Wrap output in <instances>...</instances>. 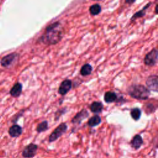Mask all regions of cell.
I'll return each mask as SVG.
<instances>
[{"instance_id": "obj_1", "label": "cell", "mask_w": 158, "mask_h": 158, "mask_svg": "<svg viewBox=\"0 0 158 158\" xmlns=\"http://www.w3.org/2000/svg\"><path fill=\"white\" fill-rule=\"evenodd\" d=\"M64 28L59 21H56L47 26L43 34L38 39V42L46 45H54L63 38Z\"/></svg>"}, {"instance_id": "obj_2", "label": "cell", "mask_w": 158, "mask_h": 158, "mask_svg": "<svg viewBox=\"0 0 158 158\" xmlns=\"http://www.w3.org/2000/svg\"><path fill=\"white\" fill-rule=\"evenodd\" d=\"M128 95L132 98L139 100H146L151 94L150 91L143 85L133 84L127 89Z\"/></svg>"}, {"instance_id": "obj_8", "label": "cell", "mask_w": 158, "mask_h": 158, "mask_svg": "<svg viewBox=\"0 0 158 158\" xmlns=\"http://www.w3.org/2000/svg\"><path fill=\"white\" fill-rule=\"evenodd\" d=\"M89 117V112L85 109H81L72 119L71 122L73 124H80L81 122Z\"/></svg>"}, {"instance_id": "obj_9", "label": "cell", "mask_w": 158, "mask_h": 158, "mask_svg": "<svg viewBox=\"0 0 158 158\" xmlns=\"http://www.w3.org/2000/svg\"><path fill=\"white\" fill-rule=\"evenodd\" d=\"M72 81L71 80L65 79L62 81L60 83L59 89L58 93L62 96H65L72 88Z\"/></svg>"}, {"instance_id": "obj_20", "label": "cell", "mask_w": 158, "mask_h": 158, "mask_svg": "<svg viewBox=\"0 0 158 158\" xmlns=\"http://www.w3.org/2000/svg\"><path fill=\"white\" fill-rule=\"evenodd\" d=\"M48 128H49V126H48V121L44 120L38 124L36 130L38 133H41V132L46 131L48 129Z\"/></svg>"}, {"instance_id": "obj_6", "label": "cell", "mask_w": 158, "mask_h": 158, "mask_svg": "<svg viewBox=\"0 0 158 158\" xmlns=\"http://www.w3.org/2000/svg\"><path fill=\"white\" fill-rule=\"evenodd\" d=\"M146 88L150 91L157 92L158 90V77L157 75H149L146 81Z\"/></svg>"}, {"instance_id": "obj_12", "label": "cell", "mask_w": 158, "mask_h": 158, "mask_svg": "<svg viewBox=\"0 0 158 158\" xmlns=\"http://www.w3.org/2000/svg\"><path fill=\"white\" fill-rule=\"evenodd\" d=\"M104 99L106 103H112L118 101V96L115 93L109 91L105 93Z\"/></svg>"}, {"instance_id": "obj_23", "label": "cell", "mask_w": 158, "mask_h": 158, "mask_svg": "<svg viewBox=\"0 0 158 158\" xmlns=\"http://www.w3.org/2000/svg\"><path fill=\"white\" fill-rule=\"evenodd\" d=\"M23 110H21L20 112L17 113V114L15 115V116H14V117L12 118V122H13L14 123H16V122L18 120L19 117H20V116L23 114Z\"/></svg>"}, {"instance_id": "obj_10", "label": "cell", "mask_w": 158, "mask_h": 158, "mask_svg": "<svg viewBox=\"0 0 158 158\" xmlns=\"http://www.w3.org/2000/svg\"><path fill=\"white\" fill-rule=\"evenodd\" d=\"M9 135L12 138H17L20 136L22 133V128L17 124L12 125L8 131Z\"/></svg>"}, {"instance_id": "obj_4", "label": "cell", "mask_w": 158, "mask_h": 158, "mask_svg": "<svg viewBox=\"0 0 158 158\" xmlns=\"http://www.w3.org/2000/svg\"><path fill=\"white\" fill-rule=\"evenodd\" d=\"M158 51L156 48H153L151 51L146 54L144 59V62L146 65L152 67L154 66L157 62Z\"/></svg>"}, {"instance_id": "obj_13", "label": "cell", "mask_w": 158, "mask_h": 158, "mask_svg": "<svg viewBox=\"0 0 158 158\" xmlns=\"http://www.w3.org/2000/svg\"><path fill=\"white\" fill-rule=\"evenodd\" d=\"M104 106L100 101H94L89 106L90 110L94 114H99L102 112Z\"/></svg>"}, {"instance_id": "obj_5", "label": "cell", "mask_w": 158, "mask_h": 158, "mask_svg": "<svg viewBox=\"0 0 158 158\" xmlns=\"http://www.w3.org/2000/svg\"><path fill=\"white\" fill-rule=\"evenodd\" d=\"M38 149V146L34 143H30L26 146L22 151V156L24 158H32L35 156Z\"/></svg>"}, {"instance_id": "obj_16", "label": "cell", "mask_w": 158, "mask_h": 158, "mask_svg": "<svg viewBox=\"0 0 158 158\" xmlns=\"http://www.w3.org/2000/svg\"><path fill=\"white\" fill-rule=\"evenodd\" d=\"M101 122V118L98 115H94L92 116L89 120H88V125L90 127H94L98 125H99Z\"/></svg>"}, {"instance_id": "obj_17", "label": "cell", "mask_w": 158, "mask_h": 158, "mask_svg": "<svg viewBox=\"0 0 158 158\" xmlns=\"http://www.w3.org/2000/svg\"><path fill=\"white\" fill-rule=\"evenodd\" d=\"M93 72V67L91 64L86 63L84 64L80 69V74L82 76L86 77L89 75Z\"/></svg>"}, {"instance_id": "obj_25", "label": "cell", "mask_w": 158, "mask_h": 158, "mask_svg": "<svg viewBox=\"0 0 158 158\" xmlns=\"http://www.w3.org/2000/svg\"><path fill=\"white\" fill-rule=\"evenodd\" d=\"M157 6H158V4H156V7H155V12H156V14H157Z\"/></svg>"}, {"instance_id": "obj_3", "label": "cell", "mask_w": 158, "mask_h": 158, "mask_svg": "<svg viewBox=\"0 0 158 158\" xmlns=\"http://www.w3.org/2000/svg\"><path fill=\"white\" fill-rule=\"evenodd\" d=\"M67 128V125L65 123H61L51 133V135L49 136V141L50 143H52L57 140L59 138H60L63 134H64L66 132Z\"/></svg>"}, {"instance_id": "obj_18", "label": "cell", "mask_w": 158, "mask_h": 158, "mask_svg": "<svg viewBox=\"0 0 158 158\" xmlns=\"http://www.w3.org/2000/svg\"><path fill=\"white\" fill-rule=\"evenodd\" d=\"M101 10H102L101 6L98 3L92 4L89 8V11L90 14L93 16L99 14L101 12Z\"/></svg>"}, {"instance_id": "obj_19", "label": "cell", "mask_w": 158, "mask_h": 158, "mask_svg": "<svg viewBox=\"0 0 158 158\" xmlns=\"http://www.w3.org/2000/svg\"><path fill=\"white\" fill-rule=\"evenodd\" d=\"M130 115L134 120H135V121L138 120L140 118L141 115V109L138 107L131 109V111H130Z\"/></svg>"}, {"instance_id": "obj_11", "label": "cell", "mask_w": 158, "mask_h": 158, "mask_svg": "<svg viewBox=\"0 0 158 158\" xmlns=\"http://www.w3.org/2000/svg\"><path fill=\"white\" fill-rule=\"evenodd\" d=\"M22 91V83L17 82L14 84L10 90V94L14 98L19 97Z\"/></svg>"}, {"instance_id": "obj_22", "label": "cell", "mask_w": 158, "mask_h": 158, "mask_svg": "<svg viewBox=\"0 0 158 158\" xmlns=\"http://www.w3.org/2000/svg\"><path fill=\"white\" fill-rule=\"evenodd\" d=\"M67 111V109L66 108H62V109H58L56 113H55V120H58V118L62 115L63 114H64Z\"/></svg>"}, {"instance_id": "obj_7", "label": "cell", "mask_w": 158, "mask_h": 158, "mask_svg": "<svg viewBox=\"0 0 158 158\" xmlns=\"http://www.w3.org/2000/svg\"><path fill=\"white\" fill-rule=\"evenodd\" d=\"M19 54H17L16 52L10 53V54L5 56L4 57H3L1 59V60L0 61L1 66L4 67H7L10 65L19 57Z\"/></svg>"}, {"instance_id": "obj_15", "label": "cell", "mask_w": 158, "mask_h": 158, "mask_svg": "<svg viewBox=\"0 0 158 158\" xmlns=\"http://www.w3.org/2000/svg\"><path fill=\"white\" fill-rule=\"evenodd\" d=\"M143 143V140L142 137L139 135H136L131 139L130 144L131 146L135 149H138L141 146Z\"/></svg>"}, {"instance_id": "obj_24", "label": "cell", "mask_w": 158, "mask_h": 158, "mask_svg": "<svg viewBox=\"0 0 158 158\" xmlns=\"http://www.w3.org/2000/svg\"><path fill=\"white\" fill-rule=\"evenodd\" d=\"M135 2V1H125V3H128V4H132Z\"/></svg>"}, {"instance_id": "obj_21", "label": "cell", "mask_w": 158, "mask_h": 158, "mask_svg": "<svg viewBox=\"0 0 158 158\" xmlns=\"http://www.w3.org/2000/svg\"><path fill=\"white\" fill-rule=\"evenodd\" d=\"M156 108H157L156 106H154V105L151 104V103H148L144 106L145 112L148 114H150L152 112H154L156 110Z\"/></svg>"}, {"instance_id": "obj_14", "label": "cell", "mask_w": 158, "mask_h": 158, "mask_svg": "<svg viewBox=\"0 0 158 158\" xmlns=\"http://www.w3.org/2000/svg\"><path fill=\"white\" fill-rule=\"evenodd\" d=\"M151 4V2H149V3L146 4V6H144L143 9H141L140 10L136 12L135 14H134L133 15V16L130 19V20L131 22H133V21H135V20H136L138 18H141V17H143V16H144L145 14H146V12L147 9L150 7Z\"/></svg>"}]
</instances>
